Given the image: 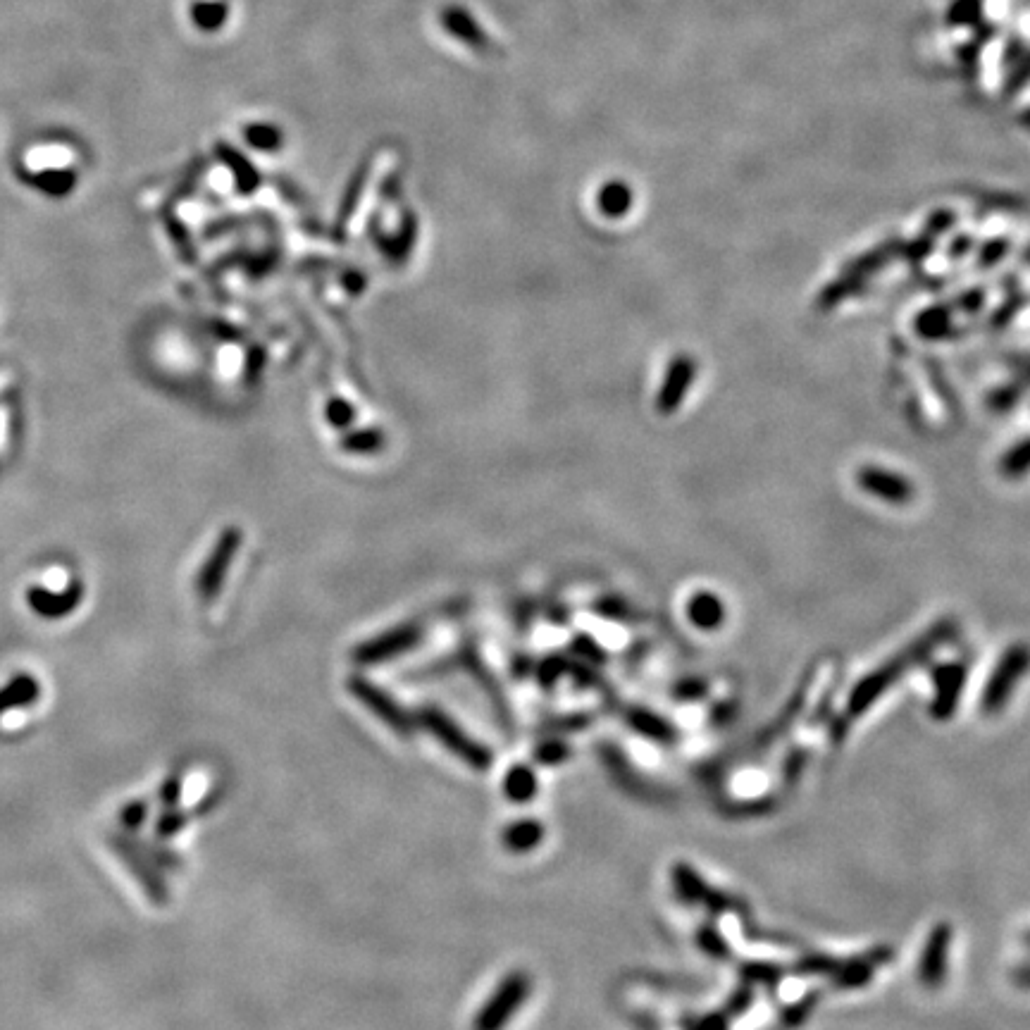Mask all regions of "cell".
<instances>
[{"label":"cell","instance_id":"cell-3","mask_svg":"<svg viewBox=\"0 0 1030 1030\" xmlns=\"http://www.w3.org/2000/svg\"><path fill=\"white\" fill-rule=\"evenodd\" d=\"M530 988V976L525 971L508 973L499 988L492 992V997L482 1004L480 1014L473 1021V1030H504L530 997Z\"/></svg>","mask_w":1030,"mask_h":1030},{"label":"cell","instance_id":"cell-13","mask_svg":"<svg viewBox=\"0 0 1030 1030\" xmlns=\"http://www.w3.org/2000/svg\"><path fill=\"white\" fill-rule=\"evenodd\" d=\"M544 840V825L539 821H532V818H523V821L511 823L504 830V847L508 852L525 854L532 852L542 845Z\"/></svg>","mask_w":1030,"mask_h":1030},{"label":"cell","instance_id":"cell-14","mask_svg":"<svg viewBox=\"0 0 1030 1030\" xmlns=\"http://www.w3.org/2000/svg\"><path fill=\"white\" fill-rule=\"evenodd\" d=\"M537 790H539L537 773L532 771L530 766H525V763L513 766L511 771L506 773L504 792L513 804H527L532 797H535Z\"/></svg>","mask_w":1030,"mask_h":1030},{"label":"cell","instance_id":"cell-7","mask_svg":"<svg viewBox=\"0 0 1030 1030\" xmlns=\"http://www.w3.org/2000/svg\"><path fill=\"white\" fill-rule=\"evenodd\" d=\"M420 632L418 628H396L392 632H384V635L370 639V642L361 644V647L356 649V661L358 663H365V666H372V663H382V661H392L396 659V656L406 654L408 649H413V644L418 642Z\"/></svg>","mask_w":1030,"mask_h":1030},{"label":"cell","instance_id":"cell-10","mask_svg":"<svg viewBox=\"0 0 1030 1030\" xmlns=\"http://www.w3.org/2000/svg\"><path fill=\"white\" fill-rule=\"evenodd\" d=\"M79 601H82V587L79 585H70L67 589H60V592H53V589L46 587H31L29 592L31 608L43 618L67 616V613L74 611Z\"/></svg>","mask_w":1030,"mask_h":1030},{"label":"cell","instance_id":"cell-4","mask_svg":"<svg viewBox=\"0 0 1030 1030\" xmlns=\"http://www.w3.org/2000/svg\"><path fill=\"white\" fill-rule=\"evenodd\" d=\"M349 690L353 697L361 701L365 709L372 713V716L380 718V721L387 725L389 730H394L396 735H403V737L413 735V730H415L413 716L403 709V706L392 697V694L384 692L382 687L372 685V682L365 678H351Z\"/></svg>","mask_w":1030,"mask_h":1030},{"label":"cell","instance_id":"cell-15","mask_svg":"<svg viewBox=\"0 0 1030 1030\" xmlns=\"http://www.w3.org/2000/svg\"><path fill=\"white\" fill-rule=\"evenodd\" d=\"M938 685H940V690H938V699H935V704H933V713H938V716L945 718L947 713L954 709V704H957V699H959L961 685H964V668L947 666L945 670H940Z\"/></svg>","mask_w":1030,"mask_h":1030},{"label":"cell","instance_id":"cell-12","mask_svg":"<svg viewBox=\"0 0 1030 1030\" xmlns=\"http://www.w3.org/2000/svg\"><path fill=\"white\" fill-rule=\"evenodd\" d=\"M41 697V685L31 675H15L10 682L0 687V716L5 713L27 709Z\"/></svg>","mask_w":1030,"mask_h":1030},{"label":"cell","instance_id":"cell-1","mask_svg":"<svg viewBox=\"0 0 1030 1030\" xmlns=\"http://www.w3.org/2000/svg\"><path fill=\"white\" fill-rule=\"evenodd\" d=\"M949 632H952L949 630V625L933 628V632H928L926 637H921L916 644H911L904 654H899L892 661H887L885 666L878 670V673L868 675V678L861 682L859 687H856L852 699H849V713H852V716H856V713H864L868 706L873 704V699L880 697V694H883L887 687L892 685V680L902 678V675L909 670V666H914V663L926 659L930 651L938 647L940 642H945Z\"/></svg>","mask_w":1030,"mask_h":1030},{"label":"cell","instance_id":"cell-8","mask_svg":"<svg viewBox=\"0 0 1030 1030\" xmlns=\"http://www.w3.org/2000/svg\"><path fill=\"white\" fill-rule=\"evenodd\" d=\"M859 485L868 494H876L878 499L890 501V504H907L914 494V487L902 475L890 473L885 468H864L859 473Z\"/></svg>","mask_w":1030,"mask_h":1030},{"label":"cell","instance_id":"cell-18","mask_svg":"<svg viewBox=\"0 0 1030 1030\" xmlns=\"http://www.w3.org/2000/svg\"><path fill=\"white\" fill-rule=\"evenodd\" d=\"M74 182H77V175L70 170H48V175L36 177V184L43 186L48 194H67L74 186Z\"/></svg>","mask_w":1030,"mask_h":1030},{"label":"cell","instance_id":"cell-16","mask_svg":"<svg viewBox=\"0 0 1030 1030\" xmlns=\"http://www.w3.org/2000/svg\"><path fill=\"white\" fill-rule=\"evenodd\" d=\"M690 618L699 628H716L723 620L721 601L713 597V594H697V597L690 601Z\"/></svg>","mask_w":1030,"mask_h":1030},{"label":"cell","instance_id":"cell-21","mask_svg":"<svg viewBox=\"0 0 1030 1030\" xmlns=\"http://www.w3.org/2000/svg\"><path fill=\"white\" fill-rule=\"evenodd\" d=\"M1002 468L1007 475H1019V473H1023V470H1028L1030 468V442L1021 444L1016 451H1011V454L1004 458Z\"/></svg>","mask_w":1030,"mask_h":1030},{"label":"cell","instance_id":"cell-6","mask_svg":"<svg viewBox=\"0 0 1030 1030\" xmlns=\"http://www.w3.org/2000/svg\"><path fill=\"white\" fill-rule=\"evenodd\" d=\"M110 845H113L115 852L120 854V859L124 861V866H127L129 871L134 873V878L139 880L141 887H144L146 895L151 897V902L165 904L167 902V887H165L163 880H160L158 871H155V866L144 856V852H141V849H136L132 842L124 840V837H113V840H110Z\"/></svg>","mask_w":1030,"mask_h":1030},{"label":"cell","instance_id":"cell-9","mask_svg":"<svg viewBox=\"0 0 1030 1030\" xmlns=\"http://www.w3.org/2000/svg\"><path fill=\"white\" fill-rule=\"evenodd\" d=\"M947 949H949V928L947 926L933 928L928 945H926V949H923L921 966H918V973H921L923 985H928V988H938L942 980H945Z\"/></svg>","mask_w":1030,"mask_h":1030},{"label":"cell","instance_id":"cell-24","mask_svg":"<svg viewBox=\"0 0 1030 1030\" xmlns=\"http://www.w3.org/2000/svg\"><path fill=\"white\" fill-rule=\"evenodd\" d=\"M616 194H606L608 203H606V213H623V208L628 206V191L625 189H613Z\"/></svg>","mask_w":1030,"mask_h":1030},{"label":"cell","instance_id":"cell-20","mask_svg":"<svg viewBox=\"0 0 1030 1030\" xmlns=\"http://www.w3.org/2000/svg\"><path fill=\"white\" fill-rule=\"evenodd\" d=\"M146 816H148V806H146V802H141V799H136V802H129L127 806H124V809H122V816H120V821H122L124 828L132 830V833H134V830H139L141 825L146 823Z\"/></svg>","mask_w":1030,"mask_h":1030},{"label":"cell","instance_id":"cell-19","mask_svg":"<svg viewBox=\"0 0 1030 1030\" xmlns=\"http://www.w3.org/2000/svg\"><path fill=\"white\" fill-rule=\"evenodd\" d=\"M186 823H189V816H186L184 811H179L177 806H167L165 814L160 816L158 825H155V833L160 837H172L177 835Z\"/></svg>","mask_w":1030,"mask_h":1030},{"label":"cell","instance_id":"cell-2","mask_svg":"<svg viewBox=\"0 0 1030 1030\" xmlns=\"http://www.w3.org/2000/svg\"><path fill=\"white\" fill-rule=\"evenodd\" d=\"M420 725L430 732L434 740L442 742L444 749H449L451 754L458 756V759H461L465 766L473 768V771H487V768L492 766V752H489L485 744L473 740L454 718L446 716L437 706H425V709L420 711Z\"/></svg>","mask_w":1030,"mask_h":1030},{"label":"cell","instance_id":"cell-17","mask_svg":"<svg viewBox=\"0 0 1030 1030\" xmlns=\"http://www.w3.org/2000/svg\"><path fill=\"white\" fill-rule=\"evenodd\" d=\"M628 718H630V725H632V728L642 732V735L651 737V740L666 742V740H670V737H673V730H670L668 725L663 723L659 716H654V713H647V711H642V709H635V711H630V716H628Z\"/></svg>","mask_w":1030,"mask_h":1030},{"label":"cell","instance_id":"cell-11","mask_svg":"<svg viewBox=\"0 0 1030 1030\" xmlns=\"http://www.w3.org/2000/svg\"><path fill=\"white\" fill-rule=\"evenodd\" d=\"M692 380H694V361L692 358H678L673 368H670L666 387H663V392L659 396V406L663 413L675 411V408L680 406L682 396H685L687 389L692 387Z\"/></svg>","mask_w":1030,"mask_h":1030},{"label":"cell","instance_id":"cell-5","mask_svg":"<svg viewBox=\"0 0 1030 1030\" xmlns=\"http://www.w3.org/2000/svg\"><path fill=\"white\" fill-rule=\"evenodd\" d=\"M1028 663H1030L1028 647H1014L1002 656V661L997 663V670L990 675L988 687H985V694H983V711L985 713H997L1004 709L1009 694L1014 692V685L1019 682L1021 675L1026 673Z\"/></svg>","mask_w":1030,"mask_h":1030},{"label":"cell","instance_id":"cell-23","mask_svg":"<svg viewBox=\"0 0 1030 1030\" xmlns=\"http://www.w3.org/2000/svg\"><path fill=\"white\" fill-rule=\"evenodd\" d=\"M160 797H163L165 806H177L179 797H182V780H179V775L165 780L163 790H160Z\"/></svg>","mask_w":1030,"mask_h":1030},{"label":"cell","instance_id":"cell-22","mask_svg":"<svg viewBox=\"0 0 1030 1030\" xmlns=\"http://www.w3.org/2000/svg\"><path fill=\"white\" fill-rule=\"evenodd\" d=\"M568 756V747L563 742H544L542 747L537 749V759L544 763V766H554V763H561Z\"/></svg>","mask_w":1030,"mask_h":1030}]
</instances>
